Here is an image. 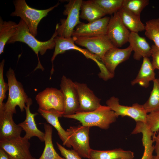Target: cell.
<instances>
[{
	"instance_id": "3957f363",
	"label": "cell",
	"mask_w": 159,
	"mask_h": 159,
	"mask_svg": "<svg viewBox=\"0 0 159 159\" xmlns=\"http://www.w3.org/2000/svg\"><path fill=\"white\" fill-rule=\"evenodd\" d=\"M13 3L15 9L10 16L20 17L27 25L31 34L35 37L37 35V26L41 20L59 4L58 2L48 9L39 10L29 6L25 0H16Z\"/></svg>"
},
{
	"instance_id": "30bf717a",
	"label": "cell",
	"mask_w": 159,
	"mask_h": 159,
	"mask_svg": "<svg viewBox=\"0 0 159 159\" xmlns=\"http://www.w3.org/2000/svg\"><path fill=\"white\" fill-rule=\"evenodd\" d=\"M106 104L118 117L127 116L132 118L136 122H146L148 114L143 105L135 103L131 106L122 105L120 104L119 99L114 96L108 100Z\"/></svg>"
},
{
	"instance_id": "5b68a950",
	"label": "cell",
	"mask_w": 159,
	"mask_h": 159,
	"mask_svg": "<svg viewBox=\"0 0 159 159\" xmlns=\"http://www.w3.org/2000/svg\"><path fill=\"white\" fill-rule=\"evenodd\" d=\"M82 0H70L64 5V15L66 19L60 20V24H57L55 30L57 36L66 38L72 37L75 27L82 22L80 20V7Z\"/></svg>"
},
{
	"instance_id": "d4e9b609",
	"label": "cell",
	"mask_w": 159,
	"mask_h": 159,
	"mask_svg": "<svg viewBox=\"0 0 159 159\" xmlns=\"http://www.w3.org/2000/svg\"><path fill=\"white\" fill-rule=\"evenodd\" d=\"M117 12L122 22L131 32L138 33L145 30V26L140 20V17L122 7Z\"/></svg>"
},
{
	"instance_id": "5bb4252c",
	"label": "cell",
	"mask_w": 159,
	"mask_h": 159,
	"mask_svg": "<svg viewBox=\"0 0 159 159\" xmlns=\"http://www.w3.org/2000/svg\"><path fill=\"white\" fill-rule=\"evenodd\" d=\"M77 91L79 107L77 112L93 111L101 106V99L97 97L86 84L74 82Z\"/></svg>"
},
{
	"instance_id": "e575fe53",
	"label": "cell",
	"mask_w": 159,
	"mask_h": 159,
	"mask_svg": "<svg viewBox=\"0 0 159 159\" xmlns=\"http://www.w3.org/2000/svg\"><path fill=\"white\" fill-rule=\"evenodd\" d=\"M151 54L153 66L154 69H157L159 70V48L154 44L151 46Z\"/></svg>"
},
{
	"instance_id": "603a6c76",
	"label": "cell",
	"mask_w": 159,
	"mask_h": 159,
	"mask_svg": "<svg viewBox=\"0 0 159 159\" xmlns=\"http://www.w3.org/2000/svg\"><path fill=\"white\" fill-rule=\"evenodd\" d=\"M90 159H133L134 153L119 148L112 150H99L91 149Z\"/></svg>"
},
{
	"instance_id": "f1b7e54d",
	"label": "cell",
	"mask_w": 159,
	"mask_h": 159,
	"mask_svg": "<svg viewBox=\"0 0 159 159\" xmlns=\"http://www.w3.org/2000/svg\"><path fill=\"white\" fill-rule=\"evenodd\" d=\"M145 35L159 48V18L149 20L146 22Z\"/></svg>"
},
{
	"instance_id": "7a4b0ae2",
	"label": "cell",
	"mask_w": 159,
	"mask_h": 159,
	"mask_svg": "<svg viewBox=\"0 0 159 159\" xmlns=\"http://www.w3.org/2000/svg\"><path fill=\"white\" fill-rule=\"evenodd\" d=\"M64 117L76 120L83 126L89 127L97 126L107 130L110 125L115 122L118 116L107 106H101L93 111L87 112H77Z\"/></svg>"
},
{
	"instance_id": "74e56055",
	"label": "cell",
	"mask_w": 159,
	"mask_h": 159,
	"mask_svg": "<svg viewBox=\"0 0 159 159\" xmlns=\"http://www.w3.org/2000/svg\"><path fill=\"white\" fill-rule=\"evenodd\" d=\"M154 159H159V158L156 155Z\"/></svg>"
},
{
	"instance_id": "1f68e13d",
	"label": "cell",
	"mask_w": 159,
	"mask_h": 159,
	"mask_svg": "<svg viewBox=\"0 0 159 159\" xmlns=\"http://www.w3.org/2000/svg\"><path fill=\"white\" fill-rule=\"evenodd\" d=\"M145 123L152 132H157L159 130V110L147 115Z\"/></svg>"
},
{
	"instance_id": "e0dca14e",
	"label": "cell",
	"mask_w": 159,
	"mask_h": 159,
	"mask_svg": "<svg viewBox=\"0 0 159 159\" xmlns=\"http://www.w3.org/2000/svg\"><path fill=\"white\" fill-rule=\"evenodd\" d=\"M12 113L0 107V138H11L21 136L22 128L14 122Z\"/></svg>"
},
{
	"instance_id": "2e32d148",
	"label": "cell",
	"mask_w": 159,
	"mask_h": 159,
	"mask_svg": "<svg viewBox=\"0 0 159 159\" xmlns=\"http://www.w3.org/2000/svg\"><path fill=\"white\" fill-rule=\"evenodd\" d=\"M54 50L51 59V61L52 64L58 55L63 54L66 51L71 49L80 52L87 58L92 59L96 64L100 61H101L96 56L91 53L87 49H82L77 46L72 37L66 38L57 36L54 38Z\"/></svg>"
},
{
	"instance_id": "9c48e42d",
	"label": "cell",
	"mask_w": 159,
	"mask_h": 159,
	"mask_svg": "<svg viewBox=\"0 0 159 159\" xmlns=\"http://www.w3.org/2000/svg\"><path fill=\"white\" fill-rule=\"evenodd\" d=\"M72 37L76 44L86 48L101 60L108 50L115 47L107 35L90 37Z\"/></svg>"
},
{
	"instance_id": "6da1fadb",
	"label": "cell",
	"mask_w": 159,
	"mask_h": 159,
	"mask_svg": "<svg viewBox=\"0 0 159 159\" xmlns=\"http://www.w3.org/2000/svg\"><path fill=\"white\" fill-rule=\"evenodd\" d=\"M57 36V33L55 30L51 37L49 40L44 42L39 41L31 34L27 25L21 19L18 24L16 32L7 44H12L16 42H19L27 44L37 56L38 64L34 71L38 69H41L43 71L44 69L40 63L38 54L39 53L40 55H42L47 50L54 48V38Z\"/></svg>"
},
{
	"instance_id": "277c9868",
	"label": "cell",
	"mask_w": 159,
	"mask_h": 159,
	"mask_svg": "<svg viewBox=\"0 0 159 159\" xmlns=\"http://www.w3.org/2000/svg\"><path fill=\"white\" fill-rule=\"evenodd\" d=\"M6 75L8 82L9 95L6 102L2 105L5 110L13 114L16 113V106L19 107L22 112L29 98L22 85L17 80L14 71L11 67L7 71Z\"/></svg>"
},
{
	"instance_id": "8992f818",
	"label": "cell",
	"mask_w": 159,
	"mask_h": 159,
	"mask_svg": "<svg viewBox=\"0 0 159 159\" xmlns=\"http://www.w3.org/2000/svg\"><path fill=\"white\" fill-rule=\"evenodd\" d=\"M90 127L79 125L70 126L66 130L73 150L81 158L88 159L92 149L89 145Z\"/></svg>"
},
{
	"instance_id": "ba28073f",
	"label": "cell",
	"mask_w": 159,
	"mask_h": 159,
	"mask_svg": "<svg viewBox=\"0 0 159 159\" xmlns=\"http://www.w3.org/2000/svg\"><path fill=\"white\" fill-rule=\"evenodd\" d=\"M35 99L39 108L46 111L54 110L63 115L64 99L60 90L52 87L47 88L38 93Z\"/></svg>"
},
{
	"instance_id": "44dd1931",
	"label": "cell",
	"mask_w": 159,
	"mask_h": 159,
	"mask_svg": "<svg viewBox=\"0 0 159 159\" xmlns=\"http://www.w3.org/2000/svg\"><path fill=\"white\" fill-rule=\"evenodd\" d=\"M128 42L134 52L133 57L135 60L139 61L142 57L151 56V47L145 38L140 36L138 33L130 32Z\"/></svg>"
},
{
	"instance_id": "7c38bea8",
	"label": "cell",
	"mask_w": 159,
	"mask_h": 159,
	"mask_svg": "<svg viewBox=\"0 0 159 159\" xmlns=\"http://www.w3.org/2000/svg\"><path fill=\"white\" fill-rule=\"evenodd\" d=\"M130 32L122 22L117 12L111 16L107 35L115 47H121L128 42Z\"/></svg>"
},
{
	"instance_id": "8d00e7d4",
	"label": "cell",
	"mask_w": 159,
	"mask_h": 159,
	"mask_svg": "<svg viewBox=\"0 0 159 159\" xmlns=\"http://www.w3.org/2000/svg\"><path fill=\"white\" fill-rule=\"evenodd\" d=\"M0 159H11L8 154L0 148Z\"/></svg>"
},
{
	"instance_id": "d6986e66",
	"label": "cell",
	"mask_w": 159,
	"mask_h": 159,
	"mask_svg": "<svg viewBox=\"0 0 159 159\" xmlns=\"http://www.w3.org/2000/svg\"><path fill=\"white\" fill-rule=\"evenodd\" d=\"M38 111L48 123L57 130L63 145L71 148L72 146L68 133L62 127L59 120V117L63 116V114L53 109L46 111L39 108Z\"/></svg>"
},
{
	"instance_id": "cb8c5ba5",
	"label": "cell",
	"mask_w": 159,
	"mask_h": 159,
	"mask_svg": "<svg viewBox=\"0 0 159 159\" xmlns=\"http://www.w3.org/2000/svg\"><path fill=\"white\" fill-rule=\"evenodd\" d=\"M80 18L91 22L106 15L99 6L93 0L83 1L80 7Z\"/></svg>"
},
{
	"instance_id": "4dcf8cb0",
	"label": "cell",
	"mask_w": 159,
	"mask_h": 159,
	"mask_svg": "<svg viewBox=\"0 0 159 159\" xmlns=\"http://www.w3.org/2000/svg\"><path fill=\"white\" fill-rule=\"evenodd\" d=\"M149 3L148 0H123L122 8L140 17L141 12Z\"/></svg>"
},
{
	"instance_id": "484cf974",
	"label": "cell",
	"mask_w": 159,
	"mask_h": 159,
	"mask_svg": "<svg viewBox=\"0 0 159 159\" xmlns=\"http://www.w3.org/2000/svg\"><path fill=\"white\" fill-rule=\"evenodd\" d=\"M44 127L45 130V146L42 155L38 159H65L61 157L54 148L52 139V126L44 123Z\"/></svg>"
},
{
	"instance_id": "7402d4cb",
	"label": "cell",
	"mask_w": 159,
	"mask_h": 159,
	"mask_svg": "<svg viewBox=\"0 0 159 159\" xmlns=\"http://www.w3.org/2000/svg\"><path fill=\"white\" fill-rule=\"evenodd\" d=\"M154 69L149 58H143V62L136 78L131 82L132 85L138 84L141 86L147 88L149 82L156 78Z\"/></svg>"
},
{
	"instance_id": "8fae6325",
	"label": "cell",
	"mask_w": 159,
	"mask_h": 159,
	"mask_svg": "<svg viewBox=\"0 0 159 159\" xmlns=\"http://www.w3.org/2000/svg\"><path fill=\"white\" fill-rule=\"evenodd\" d=\"M60 87L64 101L63 116L70 115L77 113L79 109V104L74 82L63 75L61 80Z\"/></svg>"
},
{
	"instance_id": "d590c367",
	"label": "cell",
	"mask_w": 159,
	"mask_h": 159,
	"mask_svg": "<svg viewBox=\"0 0 159 159\" xmlns=\"http://www.w3.org/2000/svg\"><path fill=\"white\" fill-rule=\"evenodd\" d=\"M158 133L156 135V132H154L152 138L154 141L155 142V145L154 146V150L156 154V156L159 158V130L157 131Z\"/></svg>"
},
{
	"instance_id": "4fadbf2b",
	"label": "cell",
	"mask_w": 159,
	"mask_h": 159,
	"mask_svg": "<svg viewBox=\"0 0 159 159\" xmlns=\"http://www.w3.org/2000/svg\"><path fill=\"white\" fill-rule=\"evenodd\" d=\"M110 18L105 16L88 23L82 22L76 26L72 37H90L107 35Z\"/></svg>"
},
{
	"instance_id": "9a60e30c",
	"label": "cell",
	"mask_w": 159,
	"mask_h": 159,
	"mask_svg": "<svg viewBox=\"0 0 159 159\" xmlns=\"http://www.w3.org/2000/svg\"><path fill=\"white\" fill-rule=\"evenodd\" d=\"M132 51V49L130 45L124 49L114 47L105 53L101 61L108 71L114 75L117 67L128 59Z\"/></svg>"
},
{
	"instance_id": "f546056e",
	"label": "cell",
	"mask_w": 159,
	"mask_h": 159,
	"mask_svg": "<svg viewBox=\"0 0 159 159\" xmlns=\"http://www.w3.org/2000/svg\"><path fill=\"white\" fill-rule=\"evenodd\" d=\"M106 15H112L122 7L123 0H93Z\"/></svg>"
},
{
	"instance_id": "836d02e7",
	"label": "cell",
	"mask_w": 159,
	"mask_h": 159,
	"mask_svg": "<svg viewBox=\"0 0 159 159\" xmlns=\"http://www.w3.org/2000/svg\"><path fill=\"white\" fill-rule=\"evenodd\" d=\"M56 144L62 155L65 159H82L81 157L73 150L67 149L58 142H57Z\"/></svg>"
},
{
	"instance_id": "d6a6232c",
	"label": "cell",
	"mask_w": 159,
	"mask_h": 159,
	"mask_svg": "<svg viewBox=\"0 0 159 159\" xmlns=\"http://www.w3.org/2000/svg\"><path fill=\"white\" fill-rule=\"evenodd\" d=\"M4 59L0 63V106L3 104V101L6 97V93L9 90L8 84L5 82L4 76Z\"/></svg>"
},
{
	"instance_id": "4316f807",
	"label": "cell",
	"mask_w": 159,
	"mask_h": 159,
	"mask_svg": "<svg viewBox=\"0 0 159 159\" xmlns=\"http://www.w3.org/2000/svg\"><path fill=\"white\" fill-rule=\"evenodd\" d=\"M18 24L12 21H4L0 18V54L4 52V47L16 32Z\"/></svg>"
},
{
	"instance_id": "52a82bcc",
	"label": "cell",
	"mask_w": 159,
	"mask_h": 159,
	"mask_svg": "<svg viewBox=\"0 0 159 159\" xmlns=\"http://www.w3.org/2000/svg\"><path fill=\"white\" fill-rule=\"evenodd\" d=\"M29 140L21 136L0 138V148L4 150L11 159H35L30 153Z\"/></svg>"
},
{
	"instance_id": "ffe728a7",
	"label": "cell",
	"mask_w": 159,
	"mask_h": 159,
	"mask_svg": "<svg viewBox=\"0 0 159 159\" xmlns=\"http://www.w3.org/2000/svg\"><path fill=\"white\" fill-rule=\"evenodd\" d=\"M142 133V142L144 147V152L141 159H154L155 156L153 155L154 150V142L152 137L154 133L149 129L145 123L138 122H136L135 127L132 132V134Z\"/></svg>"
},
{
	"instance_id": "83f0119b",
	"label": "cell",
	"mask_w": 159,
	"mask_h": 159,
	"mask_svg": "<svg viewBox=\"0 0 159 159\" xmlns=\"http://www.w3.org/2000/svg\"><path fill=\"white\" fill-rule=\"evenodd\" d=\"M153 87L150 97L143 107L148 113L159 110V78L153 81Z\"/></svg>"
},
{
	"instance_id": "ac0fdd59",
	"label": "cell",
	"mask_w": 159,
	"mask_h": 159,
	"mask_svg": "<svg viewBox=\"0 0 159 159\" xmlns=\"http://www.w3.org/2000/svg\"><path fill=\"white\" fill-rule=\"evenodd\" d=\"M32 103V99L29 98L25 107L26 112V118L23 122L18 125L25 132L24 137L29 140L33 137H37L41 142L44 141L45 133L38 129L35 120V117L38 114L32 113L30 110V106Z\"/></svg>"
}]
</instances>
